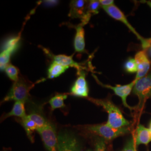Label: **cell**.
Returning a JSON list of instances; mask_svg holds the SVG:
<instances>
[{
    "instance_id": "obj_1",
    "label": "cell",
    "mask_w": 151,
    "mask_h": 151,
    "mask_svg": "<svg viewBox=\"0 0 151 151\" xmlns=\"http://www.w3.org/2000/svg\"><path fill=\"white\" fill-rule=\"evenodd\" d=\"M92 103L103 107L108 114L106 124L114 128H122L127 127L130 122L124 118L121 110L110 99H96L88 97Z\"/></svg>"
},
{
    "instance_id": "obj_9",
    "label": "cell",
    "mask_w": 151,
    "mask_h": 151,
    "mask_svg": "<svg viewBox=\"0 0 151 151\" xmlns=\"http://www.w3.org/2000/svg\"><path fill=\"white\" fill-rule=\"evenodd\" d=\"M78 76L70 88V95L79 97H88V86L86 80V74L82 70L78 72Z\"/></svg>"
},
{
    "instance_id": "obj_8",
    "label": "cell",
    "mask_w": 151,
    "mask_h": 151,
    "mask_svg": "<svg viewBox=\"0 0 151 151\" xmlns=\"http://www.w3.org/2000/svg\"><path fill=\"white\" fill-rule=\"evenodd\" d=\"M58 151H80L78 141L68 132H61L58 135Z\"/></svg>"
},
{
    "instance_id": "obj_23",
    "label": "cell",
    "mask_w": 151,
    "mask_h": 151,
    "mask_svg": "<svg viewBox=\"0 0 151 151\" xmlns=\"http://www.w3.org/2000/svg\"><path fill=\"white\" fill-rule=\"evenodd\" d=\"M124 69L129 73H137L138 70L137 64L134 58H129L124 64Z\"/></svg>"
},
{
    "instance_id": "obj_26",
    "label": "cell",
    "mask_w": 151,
    "mask_h": 151,
    "mask_svg": "<svg viewBox=\"0 0 151 151\" xmlns=\"http://www.w3.org/2000/svg\"><path fill=\"white\" fill-rule=\"evenodd\" d=\"M99 2L101 5V7H108L114 5V1L113 0H99Z\"/></svg>"
},
{
    "instance_id": "obj_31",
    "label": "cell",
    "mask_w": 151,
    "mask_h": 151,
    "mask_svg": "<svg viewBox=\"0 0 151 151\" xmlns=\"http://www.w3.org/2000/svg\"></svg>"
},
{
    "instance_id": "obj_27",
    "label": "cell",
    "mask_w": 151,
    "mask_h": 151,
    "mask_svg": "<svg viewBox=\"0 0 151 151\" xmlns=\"http://www.w3.org/2000/svg\"><path fill=\"white\" fill-rule=\"evenodd\" d=\"M43 2L44 4H45V6H50L55 5L58 2V1H44Z\"/></svg>"
},
{
    "instance_id": "obj_5",
    "label": "cell",
    "mask_w": 151,
    "mask_h": 151,
    "mask_svg": "<svg viewBox=\"0 0 151 151\" xmlns=\"http://www.w3.org/2000/svg\"><path fill=\"white\" fill-rule=\"evenodd\" d=\"M103 9L109 16L113 18L114 19L123 23L124 25L135 35L137 38L140 40L143 48L146 49L148 48L151 46L149 40L143 38L142 36H140L139 33L135 30L134 27L130 24V23L128 20L127 18L125 16L123 12L121 11L116 6L114 5L108 7H103Z\"/></svg>"
},
{
    "instance_id": "obj_17",
    "label": "cell",
    "mask_w": 151,
    "mask_h": 151,
    "mask_svg": "<svg viewBox=\"0 0 151 151\" xmlns=\"http://www.w3.org/2000/svg\"><path fill=\"white\" fill-rule=\"evenodd\" d=\"M20 124L24 127L28 138L32 142H33L32 133L34 131L38 129V125L32 120L30 119L27 116L24 119H21Z\"/></svg>"
},
{
    "instance_id": "obj_20",
    "label": "cell",
    "mask_w": 151,
    "mask_h": 151,
    "mask_svg": "<svg viewBox=\"0 0 151 151\" xmlns=\"http://www.w3.org/2000/svg\"><path fill=\"white\" fill-rule=\"evenodd\" d=\"M27 116L37 124L38 128L42 127L48 122L44 118L41 110L38 109H33L31 113L27 115Z\"/></svg>"
},
{
    "instance_id": "obj_28",
    "label": "cell",
    "mask_w": 151,
    "mask_h": 151,
    "mask_svg": "<svg viewBox=\"0 0 151 151\" xmlns=\"http://www.w3.org/2000/svg\"><path fill=\"white\" fill-rule=\"evenodd\" d=\"M148 49H149V52H148V54H149V55H150V57H151V46L148 48Z\"/></svg>"
},
{
    "instance_id": "obj_6",
    "label": "cell",
    "mask_w": 151,
    "mask_h": 151,
    "mask_svg": "<svg viewBox=\"0 0 151 151\" xmlns=\"http://www.w3.org/2000/svg\"><path fill=\"white\" fill-rule=\"evenodd\" d=\"M37 132L40 135L44 145L48 151H57L58 137L53 124L47 122L42 127L38 128Z\"/></svg>"
},
{
    "instance_id": "obj_7",
    "label": "cell",
    "mask_w": 151,
    "mask_h": 151,
    "mask_svg": "<svg viewBox=\"0 0 151 151\" xmlns=\"http://www.w3.org/2000/svg\"><path fill=\"white\" fill-rule=\"evenodd\" d=\"M92 76L99 85H100L101 86L104 87L105 88L112 90L114 92V93L116 96L120 97L121 99H122L123 104L125 108H128L130 111L134 109V108L130 106L129 105L127 104V97L129 95L131 92L133 91V87L135 85V82H136L135 80H134L132 82H131L130 83L127 84V85H116L115 86H111V85L103 84V83H101L100 81L98 80V78H97V77L96 76H95L94 75H93Z\"/></svg>"
},
{
    "instance_id": "obj_13",
    "label": "cell",
    "mask_w": 151,
    "mask_h": 151,
    "mask_svg": "<svg viewBox=\"0 0 151 151\" xmlns=\"http://www.w3.org/2000/svg\"><path fill=\"white\" fill-rule=\"evenodd\" d=\"M134 139L137 147L140 145H145L146 146L148 145L151 142V132L150 130L147 128L142 124H138L135 129Z\"/></svg>"
},
{
    "instance_id": "obj_15",
    "label": "cell",
    "mask_w": 151,
    "mask_h": 151,
    "mask_svg": "<svg viewBox=\"0 0 151 151\" xmlns=\"http://www.w3.org/2000/svg\"><path fill=\"white\" fill-rule=\"evenodd\" d=\"M25 103L22 101H15L11 111L5 115L3 119H5L11 116H16L21 119L25 118L27 115L25 109Z\"/></svg>"
},
{
    "instance_id": "obj_10",
    "label": "cell",
    "mask_w": 151,
    "mask_h": 151,
    "mask_svg": "<svg viewBox=\"0 0 151 151\" xmlns=\"http://www.w3.org/2000/svg\"><path fill=\"white\" fill-rule=\"evenodd\" d=\"M137 64L138 70L135 80H138L146 76L148 73L151 67V63L145 50H141L135 54L134 57Z\"/></svg>"
},
{
    "instance_id": "obj_4",
    "label": "cell",
    "mask_w": 151,
    "mask_h": 151,
    "mask_svg": "<svg viewBox=\"0 0 151 151\" xmlns=\"http://www.w3.org/2000/svg\"><path fill=\"white\" fill-rule=\"evenodd\" d=\"M132 91L138 98L139 103L137 109L140 110L143 108L146 101L151 99V70L144 77L136 80Z\"/></svg>"
},
{
    "instance_id": "obj_14",
    "label": "cell",
    "mask_w": 151,
    "mask_h": 151,
    "mask_svg": "<svg viewBox=\"0 0 151 151\" xmlns=\"http://www.w3.org/2000/svg\"><path fill=\"white\" fill-rule=\"evenodd\" d=\"M82 23L75 26L76 34L74 39V48L76 52L78 53H87L85 49V30Z\"/></svg>"
},
{
    "instance_id": "obj_3",
    "label": "cell",
    "mask_w": 151,
    "mask_h": 151,
    "mask_svg": "<svg viewBox=\"0 0 151 151\" xmlns=\"http://www.w3.org/2000/svg\"><path fill=\"white\" fill-rule=\"evenodd\" d=\"M85 128L90 133L100 137L105 140H113L120 136L125 135L130 132L128 127L116 129L106 123L87 125Z\"/></svg>"
},
{
    "instance_id": "obj_12",
    "label": "cell",
    "mask_w": 151,
    "mask_h": 151,
    "mask_svg": "<svg viewBox=\"0 0 151 151\" xmlns=\"http://www.w3.org/2000/svg\"><path fill=\"white\" fill-rule=\"evenodd\" d=\"M88 2L84 0L71 1L68 16L72 19H80L82 21L86 15Z\"/></svg>"
},
{
    "instance_id": "obj_22",
    "label": "cell",
    "mask_w": 151,
    "mask_h": 151,
    "mask_svg": "<svg viewBox=\"0 0 151 151\" xmlns=\"http://www.w3.org/2000/svg\"><path fill=\"white\" fill-rule=\"evenodd\" d=\"M12 53L10 52L2 50L0 54V67L1 70H5L6 67L10 63V60L11 59Z\"/></svg>"
},
{
    "instance_id": "obj_16",
    "label": "cell",
    "mask_w": 151,
    "mask_h": 151,
    "mask_svg": "<svg viewBox=\"0 0 151 151\" xmlns=\"http://www.w3.org/2000/svg\"><path fill=\"white\" fill-rule=\"evenodd\" d=\"M70 67L53 61L48 70V78L53 79L62 75Z\"/></svg>"
},
{
    "instance_id": "obj_18",
    "label": "cell",
    "mask_w": 151,
    "mask_h": 151,
    "mask_svg": "<svg viewBox=\"0 0 151 151\" xmlns=\"http://www.w3.org/2000/svg\"><path fill=\"white\" fill-rule=\"evenodd\" d=\"M68 97L67 94H57L54 96L52 97L49 101V104H50L52 110H54L55 109H61L65 108V106L64 101Z\"/></svg>"
},
{
    "instance_id": "obj_24",
    "label": "cell",
    "mask_w": 151,
    "mask_h": 151,
    "mask_svg": "<svg viewBox=\"0 0 151 151\" xmlns=\"http://www.w3.org/2000/svg\"><path fill=\"white\" fill-rule=\"evenodd\" d=\"M136 147L134 138L132 137L127 142L122 151H137Z\"/></svg>"
},
{
    "instance_id": "obj_19",
    "label": "cell",
    "mask_w": 151,
    "mask_h": 151,
    "mask_svg": "<svg viewBox=\"0 0 151 151\" xmlns=\"http://www.w3.org/2000/svg\"><path fill=\"white\" fill-rule=\"evenodd\" d=\"M20 39V36H16L7 39L3 45L2 50H7L13 54L19 47Z\"/></svg>"
},
{
    "instance_id": "obj_25",
    "label": "cell",
    "mask_w": 151,
    "mask_h": 151,
    "mask_svg": "<svg viewBox=\"0 0 151 151\" xmlns=\"http://www.w3.org/2000/svg\"><path fill=\"white\" fill-rule=\"evenodd\" d=\"M95 151H106L105 140L102 138H97L96 140Z\"/></svg>"
},
{
    "instance_id": "obj_30",
    "label": "cell",
    "mask_w": 151,
    "mask_h": 151,
    "mask_svg": "<svg viewBox=\"0 0 151 151\" xmlns=\"http://www.w3.org/2000/svg\"><path fill=\"white\" fill-rule=\"evenodd\" d=\"M147 4H148V5L150 6V7L151 8V2H148Z\"/></svg>"
},
{
    "instance_id": "obj_11",
    "label": "cell",
    "mask_w": 151,
    "mask_h": 151,
    "mask_svg": "<svg viewBox=\"0 0 151 151\" xmlns=\"http://www.w3.org/2000/svg\"><path fill=\"white\" fill-rule=\"evenodd\" d=\"M44 52L50 57L53 61L56 62L60 65H63L65 66H67L69 67H74L77 70L78 72H80L85 69V68L82 65V64L76 62L73 60V55H66L63 54H58L54 55L49 51L47 49L43 48Z\"/></svg>"
},
{
    "instance_id": "obj_29",
    "label": "cell",
    "mask_w": 151,
    "mask_h": 151,
    "mask_svg": "<svg viewBox=\"0 0 151 151\" xmlns=\"http://www.w3.org/2000/svg\"><path fill=\"white\" fill-rule=\"evenodd\" d=\"M148 129L150 130V131H151V122H150V124H149V128H148Z\"/></svg>"
},
{
    "instance_id": "obj_21",
    "label": "cell",
    "mask_w": 151,
    "mask_h": 151,
    "mask_svg": "<svg viewBox=\"0 0 151 151\" xmlns=\"http://www.w3.org/2000/svg\"><path fill=\"white\" fill-rule=\"evenodd\" d=\"M6 74L7 76V77L12 80L14 82H16L19 80V69L14 66L12 64H10L8 65L5 70Z\"/></svg>"
},
{
    "instance_id": "obj_2",
    "label": "cell",
    "mask_w": 151,
    "mask_h": 151,
    "mask_svg": "<svg viewBox=\"0 0 151 151\" xmlns=\"http://www.w3.org/2000/svg\"><path fill=\"white\" fill-rule=\"evenodd\" d=\"M32 87L24 79L20 78L18 81L14 82L2 102L9 101H22L24 103L29 102V91Z\"/></svg>"
}]
</instances>
